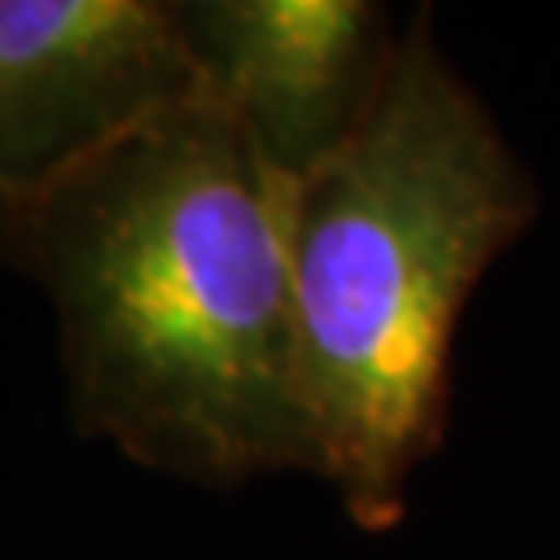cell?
Listing matches in <instances>:
<instances>
[{
    "mask_svg": "<svg viewBox=\"0 0 560 560\" xmlns=\"http://www.w3.org/2000/svg\"><path fill=\"white\" fill-rule=\"evenodd\" d=\"M175 13L203 96L287 183L358 138L402 42L370 0H200Z\"/></svg>",
    "mask_w": 560,
    "mask_h": 560,
    "instance_id": "277c9868",
    "label": "cell"
},
{
    "mask_svg": "<svg viewBox=\"0 0 560 560\" xmlns=\"http://www.w3.org/2000/svg\"><path fill=\"white\" fill-rule=\"evenodd\" d=\"M536 217L527 166L420 9L361 133L291 183L316 478L365 532L402 520L448 428L460 312Z\"/></svg>",
    "mask_w": 560,
    "mask_h": 560,
    "instance_id": "7a4b0ae2",
    "label": "cell"
},
{
    "mask_svg": "<svg viewBox=\"0 0 560 560\" xmlns=\"http://www.w3.org/2000/svg\"><path fill=\"white\" fill-rule=\"evenodd\" d=\"M200 92L175 4L0 0V261L50 183Z\"/></svg>",
    "mask_w": 560,
    "mask_h": 560,
    "instance_id": "3957f363",
    "label": "cell"
},
{
    "mask_svg": "<svg viewBox=\"0 0 560 560\" xmlns=\"http://www.w3.org/2000/svg\"><path fill=\"white\" fill-rule=\"evenodd\" d=\"M4 261L55 307L83 436L191 486L316 474L291 183L212 96L75 162L21 212Z\"/></svg>",
    "mask_w": 560,
    "mask_h": 560,
    "instance_id": "6da1fadb",
    "label": "cell"
}]
</instances>
